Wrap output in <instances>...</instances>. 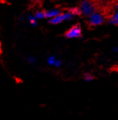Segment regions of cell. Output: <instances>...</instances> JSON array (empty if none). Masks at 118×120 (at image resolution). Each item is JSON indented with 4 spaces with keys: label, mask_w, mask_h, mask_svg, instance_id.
I'll return each mask as SVG.
<instances>
[{
    "label": "cell",
    "mask_w": 118,
    "mask_h": 120,
    "mask_svg": "<svg viewBox=\"0 0 118 120\" xmlns=\"http://www.w3.org/2000/svg\"><path fill=\"white\" fill-rule=\"evenodd\" d=\"M80 10H81V14L89 17L93 12H95V7H94L93 4L92 2L87 1V0H85V1H81V2Z\"/></svg>",
    "instance_id": "cell-1"
},
{
    "label": "cell",
    "mask_w": 118,
    "mask_h": 120,
    "mask_svg": "<svg viewBox=\"0 0 118 120\" xmlns=\"http://www.w3.org/2000/svg\"><path fill=\"white\" fill-rule=\"evenodd\" d=\"M73 18V16L69 12H63V13H61L60 15L55 17V18H52L49 20V23L53 25H57V24H60L62 22L64 21H69V20H72Z\"/></svg>",
    "instance_id": "cell-2"
},
{
    "label": "cell",
    "mask_w": 118,
    "mask_h": 120,
    "mask_svg": "<svg viewBox=\"0 0 118 120\" xmlns=\"http://www.w3.org/2000/svg\"><path fill=\"white\" fill-rule=\"evenodd\" d=\"M65 37L68 39L79 38L81 37V29L79 25H75L72 26L65 33Z\"/></svg>",
    "instance_id": "cell-3"
},
{
    "label": "cell",
    "mask_w": 118,
    "mask_h": 120,
    "mask_svg": "<svg viewBox=\"0 0 118 120\" xmlns=\"http://www.w3.org/2000/svg\"><path fill=\"white\" fill-rule=\"evenodd\" d=\"M88 22L92 26H98L104 22V17L100 12H95L88 18Z\"/></svg>",
    "instance_id": "cell-4"
},
{
    "label": "cell",
    "mask_w": 118,
    "mask_h": 120,
    "mask_svg": "<svg viewBox=\"0 0 118 120\" xmlns=\"http://www.w3.org/2000/svg\"><path fill=\"white\" fill-rule=\"evenodd\" d=\"M62 12L60 10H58L57 8H53V9H49V10H47L44 12V14H45V18H48V19H52V18H55V17L60 15Z\"/></svg>",
    "instance_id": "cell-5"
},
{
    "label": "cell",
    "mask_w": 118,
    "mask_h": 120,
    "mask_svg": "<svg viewBox=\"0 0 118 120\" xmlns=\"http://www.w3.org/2000/svg\"><path fill=\"white\" fill-rule=\"evenodd\" d=\"M109 22L112 25L118 26V11H115L113 15L111 17V18H110Z\"/></svg>",
    "instance_id": "cell-6"
},
{
    "label": "cell",
    "mask_w": 118,
    "mask_h": 120,
    "mask_svg": "<svg viewBox=\"0 0 118 120\" xmlns=\"http://www.w3.org/2000/svg\"><path fill=\"white\" fill-rule=\"evenodd\" d=\"M68 12H70L71 14H72L73 17H74V16H78V15L81 14V10H80V8H77V7H74V8H70Z\"/></svg>",
    "instance_id": "cell-7"
},
{
    "label": "cell",
    "mask_w": 118,
    "mask_h": 120,
    "mask_svg": "<svg viewBox=\"0 0 118 120\" xmlns=\"http://www.w3.org/2000/svg\"><path fill=\"white\" fill-rule=\"evenodd\" d=\"M33 16L37 20H42L45 18V14H44V12H42V11H36Z\"/></svg>",
    "instance_id": "cell-8"
},
{
    "label": "cell",
    "mask_w": 118,
    "mask_h": 120,
    "mask_svg": "<svg viewBox=\"0 0 118 120\" xmlns=\"http://www.w3.org/2000/svg\"><path fill=\"white\" fill-rule=\"evenodd\" d=\"M28 22H29V23H30L32 26H37V20L34 18L33 15H29V16L28 17Z\"/></svg>",
    "instance_id": "cell-9"
},
{
    "label": "cell",
    "mask_w": 118,
    "mask_h": 120,
    "mask_svg": "<svg viewBox=\"0 0 118 120\" xmlns=\"http://www.w3.org/2000/svg\"><path fill=\"white\" fill-rule=\"evenodd\" d=\"M84 79L88 82L92 81L94 79V76L92 74H90V73H86V74H84Z\"/></svg>",
    "instance_id": "cell-10"
},
{
    "label": "cell",
    "mask_w": 118,
    "mask_h": 120,
    "mask_svg": "<svg viewBox=\"0 0 118 120\" xmlns=\"http://www.w3.org/2000/svg\"><path fill=\"white\" fill-rule=\"evenodd\" d=\"M56 58H55V56H49L48 58V64L49 65H54L55 62H56Z\"/></svg>",
    "instance_id": "cell-11"
},
{
    "label": "cell",
    "mask_w": 118,
    "mask_h": 120,
    "mask_svg": "<svg viewBox=\"0 0 118 120\" xmlns=\"http://www.w3.org/2000/svg\"><path fill=\"white\" fill-rule=\"evenodd\" d=\"M27 61L30 64H34L36 61V58L34 56H29L27 58Z\"/></svg>",
    "instance_id": "cell-12"
},
{
    "label": "cell",
    "mask_w": 118,
    "mask_h": 120,
    "mask_svg": "<svg viewBox=\"0 0 118 120\" xmlns=\"http://www.w3.org/2000/svg\"><path fill=\"white\" fill-rule=\"evenodd\" d=\"M61 65H62V61L59 60H57L56 62H55V64H54V66L55 67H60Z\"/></svg>",
    "instance_id": "cell-13"
},
{
    "label": "cell",
    "mask_w": 118,
    "mask_h": 120,
    "mask_svg": "<svg viewBox=\"0 0 118 120\" xmlns=\"http://www.w3.org/2000/svg\"><path fill=\"white\" fill-rule=\"evenodd\" d=\"M112 51H114L115 53H118V46H115V47H113Z\"/></svg>",
    "instance_id": "cell-14"
},
{
    "label": "cell",
    "mask_w": 118,
    "mask_h": 120,
    "mask_svg": "<svg viewBox=\"0 0 118 120\" xmlns=\"http://www.w3.org/2000/svg\"><path fill=\"white\" fill-rule=\"evenodd\" d=\"M115 11H118V4H116V8H115Z\"/></svg>",
    "instance_id": "cell-15"
}]
</instances>
